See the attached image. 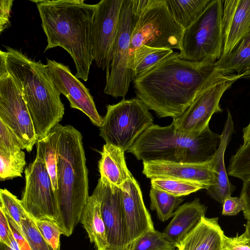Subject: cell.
Listing matches in <instances>:
<instances>
[{"instance_id": "obj_1", "label": "cell", "mask_w": 250, "mask_h": 250, "mask_svg": "<svg viewBox=\"0 0 250 250\" xmlns=\"http://www.w3.org/2000/svg\"><path fill=\"white\" fill-rule=\"evenodd\" d=\"M214 64L191 62L173 52L133 79L137 98L159 118L178 117L214 71Z\"/></svg>"}, {"instance_id": "obj_2", "label": "cell", "mask_w": 250, "mask_h": 250, "mask_svg": "<svg viewBox=\"0 0 250 250\" xmlns=\"http://www.w3.org/2000/svg\"><path fill=\"white\" fill-rule=\"evenodd\" d=\"M36 3L47 38L44 51L65 49L74 62L75 76L87 81L93 61L92 26L96 4L83 0H42Z\"/></svg>"}, {"instance_id": "obj_3", "label": "cell", "mask_w": 250, "mask_h": 250, "mask_svg": "<svg viewBox=\"0 0 250 250\" xmlns=\"http://www.w3.org/2000/svg\"><path fill=\"white\" fill-rule=\"evenodd\" d=\"M0 64L19 87L29 112L37 140L46 136L62 121L64 104L47 64L28 58L21 50L5 46Z\"/></svg>"}, {"instance_id": "obj_4", "label": "cell", "mask_w": 250, "mask_h": 250, "mask_svg": "<svg viewBox=\"0 0 250 250\" xmlns=\"http://www.w3.org/2000/svg\"><path fill=\"white\" fill-rule=\"evenodd\" d=\"M57 126V222L63 234L69 236L80 221L89 197L88 170L80 132L70 125Z\"/></svg>"}, {"instance_id": "obj_5", "label": "cell", "mask_w": 250, "mask_h": 250, "mask_svg": "<svg viewBox=\"0 0 250 250\" xmlns=\"http://www.w3.org/2000/svg\"><path fill=\"white\" fill-rule=\"evenodd\" d=\"M220 138L209 126L200 133L188 134L175 130L172 124L160 126L153 124L127 151L143 162L204 163L212 159Z\"/></svg>"}, {"instance_id": "obj_6", "label": "cell", "mask_w": 250, "mask_h": 250, "mask_svg": "<svg viewBox=\"0 0 250 250\" xmlns=\"http://www.w3.org/2000/svg\"><path fill=\"white\" fill-rule=\"evenodd\" d=\"M223 0H210L200 17L185 30L180 57L196 63H214L224 48Z\"/></svg>"}, {"instance_id": "obj_7", "label": "cell", "mask_w": 250, "mask_h": 250, "mask_svg": "<svg viewBox=\"0 0 250 250\" xmlns=\"http://www.w3.org/2000/svg\"><path fill=\"white\" fill-rule=\"evenodd\" d=\"M185 30L170 14L165 0H149L132 33L130 47L132 68L135 52L142 45L180 51Z\"/></svg>"}, {"instance_id": "obj_8", "label": "cell", "mask_w": 250, "mask_h": 250, "mask_svg": "<svg viewBox=\"0 0 250 250\" xmlns=\"http://www.w3.org/2000/svg\"><path fill=\"white\" fill-rule=\"evenodd\" d=\"M100 135L108 144L127 151L138 138L153 124V118L138 98L126 100L106 106Z\"/></svg>"}, {"instance_id": "obj_9", "label": "cell", "mask_w": 250, "mask_h": 250, "mask_svg": "<svg viewBox=\"0 0 250 250\" xmlns=\"http://www.w3.org/2000/svg\"><path fill=\"white\" fill-rule=\"evenodd\" d=\"M250 77V71L241 74H225L215 69L197 92L191 104L178 117L173 119L175 130L199 133L208 127L212 115L223 110L220 100L225 92L237 80Z\"/></svg>"}, {"instance_id": "obj_10", "label": "cell", "mask_w": 250, "mask_h": 250, "mask_svg": "<svg viewBox=\"0 0 250 250\" xmlns=\"http://www.w3.org/2000/svg\"><path fill=\"white\" fill-rule=\"evenodd\" d=\"M139 15L132 7V0H124L104 92L114 97H125L133 80L130 55L132 31Z\"/></svg>"}, {"instance_id": "obj_11", "label": "cell", "mask_w": 250, "mask_h": 250, "mask_svg": "<svg viewBox=\"0 0 250 250\" xmlns=\"http://www.w3.org/2000/svg\"><path fill=\"white\" fill-rule=\"evenodd\" d=\"M0 120L30 152L37 141L33 122L22 93L12 76L0 64Z\"/></svg>"}, {"instance_id": "obj_12", "label": "cell", "mask_w": 250, "mask_h": 250, "mask_svg": "<svg viewBox=\"0 0 250 250\" xmlns=\"http://www.w3.org/2000/svg\"><path fill=\"white\" fill-rule=\"evenodd\" d=\"M25 186L21 200L33 219L48 218L57 220L55 192L44 163L36 157L25 170Z\"/></svg>"}, {"instance_id": "obj_13", "label": "cell", "mask_w": 250, "mask_h": 250, "mask_svg": "<svg viewBox=\"0 0 250 250\" xmlns=\"http://www.w3.org/2000/svg\"><path fill=\"white\" fill-rule=\"evenodd\" d=\"M124 0H102L96 4L92 26L93 61L106 71V80L110 64Z\"/></svg>"}, {"instance_id": "obj_14", "label": "cell", "mask_w": 250, "mask_h": 250, "mask_svg": "<svg viewBox=\"0 0 250 250\" xmlns=\"http://www.w3.org/2000/svg\"><path fill=\"white\" fill-rule=\"evenodd\" d=\"M93 192L97 196L105 224L108 250H129L121 188L101 177Z\"/></svg>"}, {"instance_id": "obj_15", "label": "cell", "mask_w": 250, "mask_h": 250, "mask_svg": "<svg viewBox=\"0 0 250 250\" xmlns=\"http://www.w3.org/2000/svg\"><path fill=\"white\" fill-rule=\"evenodd\" d=\"M47 65L55 86L66 97L70 107L83 112L94 125L100 127L103 118L98 113L89 90L72 73L68 66L49 59Z\"/></svg>"}, {"instance_id": "obj_16", "label": "cell", "mask_w": 250, "mask_h": 250, "mask_svg": "<svg viewBox=\"0 0 250 250\" xmlns=\"http://www.w3.org/2000/svg\"><path fill=\"white\" fill-rule=\"evenodd\" d=\"M143 173L148 178H168L196 183L205 189L214 182L212 160L200 163L143 162Z\"/></svg>"}, {"instance_id": "obj_17", "label": "cell", "mask_w": 250, "mask_h": 250, "mask_svg": "<svg viewBox=\"0 0 250 250\" xmlns=\"http://www.w3.org/2000/svg\"><path fill=\"white\" fill-rule=\"evenodd\" d=\"M122 203L130 247L147 231L155 229L140 186L133 177L121 187Z\"/></svg>"}, {"instance_id": "obj_18", "label": "cell", "mask_w": 250, "mask_h": 250, "mask_svg": "<svg viewBox=\"0 0 250 250\" xmlns=\"http://www.w3.org/2000/svg\"><path fill=\"white\" fill-rule=\"evenodd\" d=\"M224 48L221 56L250 33V0H223Z\"/></svg>"}, {"instance_id": "obj_19", "label": "cell", "mask_w": 250, "mask_h": 250, "mask_svg": "<svg viewBox=\"0 0 250 250\" xmlns=\"http://www.w3.org/2000/svg\"><path fill=\"white\" fill-rule=\"evenodd\" d=\"M233 121L228 109L227 120L221 134L220 143L211 160L215 172L213 184L206 189L207 193L214 200L223 204L225 198L231 195L235 189L229 180L225 165L224 156L232 134L234 132Z\"/></svg>"}, {"instance_id": "obj_20", "label": "cell", "mask_w": 250, "mask_h": 250, "mask_svg": "<svg viewBox=\"0 0 250 250\" xmlns=\"http://www.w3.org/2000/svg\"><path fill=\"white\" fill-rule=\"evenodd\" d=\"M225 236L218 218L204 216L177 248L178 250H223Z\"/></svg>"}, {"instance_id": "obj_21", "label": "cell", "mask_w": 250, "mask_h": 250, "mask_svg": "<svg viewBox=\"0 0 250 250\" xmlns=\"http://www.w3.org/2000/svg\"><path fill=\"white\" fill-rule=\"evenodd\" d=\"M207 209L197 198L178 207L164 233L177 248L205 216Z\"/></svg>"}, {"instance_id": "obj_22", "label": "cell", "mask_w": 250, "mask_h": 250, "mask_svg": "<svg viewBox=\"0 0 250 250\" xmlns=\"http://www.w3.org/2000/svg\"><path fill=\"white\" fill-rule=\"evenodd\" d=\"M124 152L119 147L105 144L103 147L98 164L101 177L120 188L133 177L127 167Z\"/></svg>"}, {"instance_id": "obj_23", "label": "cell", "mask_w": 250, "mask_h": 250, "mask_svg": "<svg viewBox=\"0 0 250 250\" xmlns=\"http://www.w3.org/2000/svg\"><path fill=\"white\" fill-rule=\"evenodd\" d=\"M80 221L88 234L90 242L95 244L97 250H107L105 226L99 199L94 192L88 198Z\"/></svg>"}, {"instance_id": "obj_24", "label": "cell", "mask_w": 250, "mask_h": 250, "mask_svg": "<svg viewBox=\"0 0 250 250\" xmlns=\"http://www.w3.org/2000/svg\"><path fill=\"white\" fill-rule=\"evenodd\" d=\"M215 69L225 74L250 71V33L240 40L231 51L221 56L214 64Z\"/></svg>"}, {"instance_id": "obj_25", "label": "cell", "mask_w": 250, "mask_h": 250, "mask_svg": "<svg viewBox=\"0 0 250 250\" xmlns=\"http://www.w3.org/2000/svg\"><path fill=\"white\" fill-rule=\"evenodd\" d=\"M168 9L185 29L202 14L210 0H165Z\"/></svg>"}, {"instance_id": "obj_26", "label": "cell", "mask_w": 250, "mask_h": 250, "mask_svg": "<svg viewBox=\"0 0 250 250\" xmlns=\"http://www.w3.org/2000/svg\"><path fill=\"white\" fill-rule=\"evenodd\" d=\"M57 125L46 136L38 140L36 144V157L40 158L44 163L50 177L54 192L58 188L57 150L58 130Z\"/></svg>"}, {"instance_id": "obj_27", "label": "cell", "mask_w": 250, "mask_h": 250, "mask_svg": "<svg viewBox=\"0 0 250 250\" xmlns=\"http://www.w3.org/2000/svg\"><path fill=\"white\" fill-rule=\"evenodd\" d=\"M173 52L169 49L141 46L134 53L132 65L133 79L143 75Z\"/></svg>"}, {"instance_id": "obj_28", "label": "cell", "mask_w": 250, "mask_h": 250, "mask_svg": "<svg viewBox=\"0 0 250 250\" xmlns=\"http://www.w3.org/2000/svg\"><path fill=\"white\" fill-rule=\"evenodd\" d=\"M149 196L150 209L156 211L158 218L162 222H165L172 217L174 211L184 200L181 197L174 196L152 187Z\"/></svg>"}, {"instance_id": "obj_29", "label": "cell", "mask_w": 250, "mask_h": 250, "mask_svg": "<svg viewBox=\"0 0 250 250\" xmlns=\"http://www.w3.org/2000/svg\"><path fill=\"white\" fill-rule=\"evenodd\" d=\"M26 165L25 153L0 150V179L4 181L21 177Z\"/></svg>"}, {"instance_id": "obj_30", "label": "cell", "mask_w": 250, "mask_h": 250, "mask_svg": "<svg viewBox=\"0 0 250 250\" xmlns=\"http://www.w3.org/2000/svg\"><path fill=\"white\" fill-rule=\"evenodd\" d=\"M150 182L152 188L178 197L205 189L203 186L199 184L176 179L156 178L151 179Z\"/></svg>"}, {"instance_id": "obj_31", "label": "cell", "mask_w": 250, "mask_h": 250, "mask_svg": "<svg viewBox=\"0 0 250 250\" xmlns=\"http://www.w3.org/2000/svg\"><path fill=\"white\" fill-rule=\"evenodd\" d=\"M176 246L164 232L150 229L137 238L131 245L130 250H175Z\"/></svg>"}, {"instance_id": "obj_32", "label": "cell", "mask_w": 250, "mask_h": 250, "mask_svg": "<svg viewBox=\"0 0 250 250\" xmlns=\"http://www.w3.org/2000/svg\"><path fill=\"white\" fill-rule=\"evenodd\" d=\"M228 175L242 181L250 176V143L243 144L231 156Z\"/></svg>"}, {"instance_id": "obj_33", "label": "cell", "mask_w": 250, "mask_h": 250, "mask_svg": "<svg viewBox=\"0 0 250 250\" xmlns=\"http://www.w3.org/2000/svg\"><path fill=\"white\" fill-rule=\"evenodd\" d=\"M0 208L21 228L22 220L29 215L21 200L6 189H0Z\"/></svg>"}, {"instance_id": "obj_34", "label": "cell", "mask_w": 250, "mask_h": 250, "mask_svg": "<svg viewBox=\"0 0 250 250\" xmlns=\"http://www.w3.org/2000/svg\"><path fill=\"white\" fill-rule=\"evenodd\" d=\"M21 229L31 250H54L42 236L30 216L22 220Z\"/></svg>"}, {"instance_id": "obj_35", "label": "cell", "mask_w": 250, "mask_h": 250, "mask_svg": "<svg viewBox=\"0 0 250 250\" xmlns=\"http://www.w3.org/2000/svg\"><path fill=\"white\" fill-rule=\"evenodd\" d=\"M34 221L45 241L54 250H60V236L63 232L57 222L48 218H41Z\"/></svg>"}, {"instance_id": "obj_36", "label": "cell", "mask_w": 250, "mask_h": 250, "mask_svg": "<svg viewBox=\"0 0 250 250\" xmlns=\"http://www.w3.org/2000/svg\"><path fill=\"white\" fill-rule=\"evenodd\" d=\"M23 149V146L15 133L0 120V150L18 152Z\"/></svg>"}, {"instance_id": "obj_37", "label": "cell", "mask_w": 250, "mask_h": 250, "mask_svg": "<svg viewBox=\"0 0 250 250\" xmlns=\"http://www.w3.org/2000/svg\"><path fill=\"white\" fill-rule=\"evenodd\" d=\"M223 250H250V241L246 232L233 237L225 235Z\"/></svg>"}, {"instance_id": "obj_38", "label": "cell", "mask_w": 250, "mask_h": 250, "mask_svg": "<svg viewBox=\"0 0 250 250\" xmlns=\"http://www.w3.org/2000/svg\"><path fill=\"white\" fill-rule=\"evenodd\" d=\"M222 213L224 215L234 216L241 211H244L246 205L244 199L241 197L228 196L223 203Z\"/></svg>"}, {"instance_id": "obj_39", "label": "cell", "mask_w": 250, "mask_h": 250, "mask_svg": "<svg viewBox=\"0 0 250 250\" xmlns=\"http://www.w3.org/2000/svg\"><path fill=\"white\" fill-rule=\"evenodd\" d=\"M13 0H0V32H2L10 25V19Z\"/></svg>"}, {"instance_id": "obj_40", "label": "cell", "mask_w": 250, "mask_h": 250, "mask_svg": "<svg viewBox=\"0 0 250 250\" xmlns=\"http://www.w3.org/2000/svg\"><path fill=\"white\" fill-rule=\"evenodd\" d=\"M6 215L9 221L12 233L19 250H31L30 246L22 233L21 228L10 216L6 214Z\"/></svg>"}, {"instance_id": "obj_41", "label": "cell", "mask_w": 250, "mask_h": 250, "mask_svg": "<svg viewBox=\"0 0 250 250\" xmlns=\"http://www.w3.org/2000/svg\"><path fill=\"white\" fill-rule=\"evenodd\" d=\"M12 233L7 217L0 208V242L10 246V237Z\"/></svg>"}, {"instance_id": "obj_42", "label": "cell", "mask_w": 250, "mask_h": 250, "mask_svg": "<svg viewBox=\"0 0 250 250\" xmlns=\"http://www.w3.org/2000/svg\"><path fill=\"white\" fill-rule=\"evenodd\" d=\"M243 181L240 197L244 199L246 205L243 213L245 218L247 220H250V176Z\"/></svg>"}, {"instance_id": "obj_43", "label": "cell", "mask_w": 250, "mask_h": 250, "mask_svg": "<svg viewBox=\"0 0 250 250\" xmlns=\"http://www.w3.org/2000/svg\"><path fill=\"white\" fill-rule=\"evenodd\" d=\"M243 144L250 143V122L249 124L243 129Z\"/></svg>"}, {"instance_id": "obj_44", "label": "cell", "mask_w": 250, "mask_h": 250, "mask_svg": "<svg viewBox=\"0 0 250 250\" xmlns=\"http://www.w3.org/2000/svg\"><path fill=\"white\" fill-rule=\"evenodd\" d=\"M0 250H14L10 246L3 243L0 242Z\"/></svg>"}, {"instance_id": "obj_45", "label": "cell", "mask_w": 250, "mask_h": 250, "mask_svg": "<svg viewBox=\"0 0 250 250\" xmlns=\"http://www.w3.org/2000/svg\"><path fill=\"white\" fill-rule=\"evenodd\" d=\"M245 232H246L250 241V220H248L246 225H245Z\"/></svg>"}, {"instance_id": "obj_46", "label": "cell", "mask_w": 250, "mask_h": 250, "mask_svg": "<svg viewBox=\"0 0 250 250\" xmlns=\"http://www.w3.org/2000/svg\"></svg>"}]
</instances>
